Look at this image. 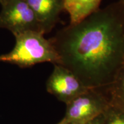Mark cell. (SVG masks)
<instances>
[{
    "mask_svg": "<svg viewBox=\"0 0 124 124\" xmlns=\"http://www.w3.org/2000/svg\"><path fill=\"white\" fill-rule=\"evenodd\" d=\"M102 124H124V112L112 104L102 114Z\"/></svg>",
    "mask_w": 124,
    "mask_h": 124,
    "instance_id": "obj_8",
    "label": "cell"
},
{
    "mask_svg": "<svg viewBox=\"0 0 124 124\" xmlns=\"http://www.w3.org/2000/svg\"><path fill=\"white\" fill-rule=\"evenodd\" d=\"M4 1V0H0V4H1V3L2 2V1Z\"/></svg>",
    "mask_w": 124,
    "mask_h": 124,
    "instance_id": "obj_13",
    "label": "cell"
},
{
    "mask_svg": "<svg viewBox=\"0 0 124 124\" xmlns=\"http://www.w3.org/2000/svg\"><path fill=\"white\" fill-rule=\"evenodd\" d=\"M110 104L106 93L98 89H90L67 103L63 120L85 124L104 113Z\"/></svg>",
    "mask_w": 124,
    "mask_h": 124,
    "instance_id": "obj_3",
    "label": "cell"
},
{
    "mask_svg": "<svg viewBox=\"0 0 124 124\" xmlns=\"http://www.w3.org/2000/svg\"><path fill=\"white\" fill-rule=\"evenodd\" d=\"M105 93L107 95H124V64L117 73L113 84Z\"/></svg>",
    "mask_w": 124,
    "mask_h": 124,
    "instance_id": "obj_9",
    "label": "cell"
},
{
    "mask_svg": "<svg viewBox=\"0 0 124 124\" xmlns=\"http://www.w3.org/2000/svg\"><path fill=\"white\" fill-rule=\"evenodd\" d=\"M35 14L43 33H49L64 10V0H26Z\"/></svg>",
    "mask_w": 124,
    "mask_h": 124,
    "instance_id": "obj_6",
    "label": "cell"
},
{
    "mask_svg": "<svg viewBox=\"0 0 124 124\" xmlns=\"http://www.w3.org/2000/svg\"><path fill=\"white\" fill-rule=\"evenodd\" d=\"M102 0H64V10L69 13L70 24L85 19L99 9Z\"/></svg>",
    "mask_w": 124,
    "mask_h": 124,
    "instance_id": "obj_7",
    "label": "cell"
},
{
    "mask_svg": "<svg viewBox=\"0 0 124 124\" xmlns=\"http://www.w3.org/2000/svg\"><path fill=\"white\" fill-rule=\"evenodd\" d=\"M85 124H102V114L99 116L98 117L95 118L90 121L87 122Z\"/></svg>",
    "mask_w": 124,
    "mask_h": 124,
    "instance_id": "obj_11",
    "label": "cell"
},
{
    "mask_svg": "<svg viewBox=\"0 0 124 124\" xmlns=\"http://www.w3.org/2000/svg\"><path fill=\"white\" fill-rule=\"evenodd\" d=\"M121 1H124V0H121Z\"/></svg>",
    "mask_w": 124,
    "mask_h": 124,
    "instance_id": "obj_14",
    "label": "cell"
},
{
    "mask_svg": "<svg viewBox=\"0 0 124 124\" xmlns=\"http://www.w3.org/2000/svg\"><path fill=\"white\" fill-rule=\"evenodd\" d=\"M49 40L59 57L58 64L86 87L105 93L124 64V2L99 8Z\"/></svg>",
    "mask_w": 124,
    "mask_h": 124,
    "instance_id": "obj_1",
    "label": "cell"
},
{
    "mask_svg": "<svg viewBox=\"0 0 124 124\" xmlns=\"http://www.w3.org/2000/svg\"><path fill=\"white\" fill-rule=\"evenodd\" d=\"M0 4V28L8 29L14 36L27 31L43 32L26 0H4Z\"/></svg>",
    "mask_w": 124,
    "mask_h": 124,
    "instance_id": "obj_4",
    "label": "cell"
},
{
    "mask_svg": "<svg viewBox=\"0 0 124 124\" xmlns=\"http://www.w3.org/2000/svg\"><path fill=\"white\" fill-rule=\"evenodd\" d=\"M39 31H27L15 36L13 49L0 55V62L26 68L39 63H59V57L50 40Z\"/></svg>",
    "mask_w": 124,
    "mask_h": 124,
    "instance_id": "obj_2",
    "label": "cell"
},
{
    "mask_svg": "<svg viewBox=\"0 0 124 124\" xmlns=\"http://www.w3.org/2000/svg\"><path fill=\"white\" fill-rule=\"evenodd\" d=\"M46 89L48 93L66 105L90 89L85 86L69 70L56 64L46 80Z\"/></svg>",
    "mask_w": 124,
    "mask_h": 124,
    "instance_id": "obj_5",
    "label": "cell"
},
{
    "mask_svg": "<svg viewBox=\"0 0 124 124\" xmlns=\"http://www.w3.org/2000/svg\"><path fill=\"white\" fill-rule=\"evenodd\" d=\"M108 97L109 99L110 103L120 108L124 112V95L108 94Z\"/></svg>",
    "mask_w": 124,
    "mask_h": 124,
    "instance_id": "obj_10",
    "label": "cell"
},
{
    "mask_svg": "<svg viewBox=\"0 0 124 124\" xmlns=\"http://www.w3.org/2000/svg\"><path fill=\"white\" fill-rule=\"evenodd\" d=\"M58 124H77V123H75V122H72L70 121H67L62 120L61 121H60L59 123H58Z\"/></svg>",
    "mask_w": 124,
    "mask_h": 124,
    "instance_id": "obj_12",
    "label": "cell"
}]
</instances>
